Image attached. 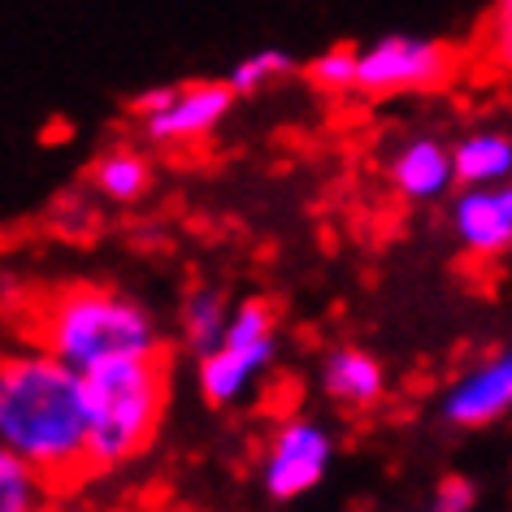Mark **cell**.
I'll return each instance as SVG.
<instances>
[{
    "label": "cell",
    "mask_w": 512,
    "mask_h": 512,
    "mask_svg": "<svg viewBox=\"0 0 512 512\" xmlns=\"http://www.w3.org/2000/svg\"><path fill=\"white\" fill-rule=\"evenodd\" d=\"M0 447L35 465L53 486L96 473L83 369L27 343L0 365Z\"/></svg>",
    "instance_id": "cell-1"
},
{
    "label": "cell",
    "mask_w": 512,
    "mask_h": 512,
    "mask_svg": "<svg viewBox=\"0 0 512 512\" xmlns=\"http://www.w3.org/2000/svg\"><path fill=\"white\" fill-rule=\"evenodd\" d=\"M27 343L48 348L74 369H96L126 356H157V322L144 304L109 287H61L27 313Z\"/></svg>",
    "instance_id": "cell-2"
},
{
    "label": "cell",
    "mask_w": 512,
    "mask_h": 512,
    "mask_svg": "<svg viewBox=\"0 0 512 512\" xmlns=\"http://www.w3.org/2000/svg\"><path fill=\"white\" fill-rule=\"evenodd\" d=\"M87 391V426H92V465L113 469L135 460L157 439L165 400H170V378L165 361L157 356H126L83 374Z\"/></svg>",
    "instance_id": "cell-3"
},
{
    "label": "cell",
    "mask_w": 512,
    "mask_h": 512,
    "mask_svg": "<svg viewBox=\"0 0 512 512\" xmlns=\"http://www.w3.org/2000/svg\"><path fill=\"white\" fill-rule=\"evenodd\" d=\"M274 356H278L274 309L265 300H239L226 339L196 361V387L204 395V404L213 408L243 404L261 387V378L270 374Z\"/></svg>",
    "instance_id": "cell-4"
},
{
    "label": "cell",
    "mask_w": 512,
    "mask_h": 512,
    "mask_svg": "<svg viewBox=\"0 0 512 512\" xmlns=\"http://www.w3.org/2000/svg\"><path fill=\"white\" fill-rule=\"evenodd\" d=\"M239 92L226 79H196L178 87H148L131 100V113H139L144 135L152 144L183 148V144H204L217 126L230 118Z\"/></svg>",
    "instance_id": "cell-5"
},
{
    "label": "cell",
    "mask_w": 512,
    "mask_h": 512,
    "mask_svg": "<svg viewBox=\"0 0 512 512\" xmlns=\"http://www.w3.org/2000/svg\"><path fill=\"white\" fill-rule=\"evenodd\" d=\"M456 70L452 44L430 40V35L391 31L361 48V70H356V96H408L443 87Z\"/></svg>",
    "instance_id": "cell-6"
},
{
    "label": "cell",
    "mask_w": 512,
    "mask_h": 512,
    "mask_svg": "<svg viewBox=\"0 0 512 512\" xmlns=\"http://www.w3.org/2000/svg\"><path fill=\"white\" fill-rule=\"evenodd\" d=\"M330 460H335V439H330V430L322 421L287 417L283 426H274L270 443H265V456H261L265 495L278 499V504L309 495L330 473Z\"/></svg>",
    "instance_id": "cell-7"
},
{
    "label": "cell",
    "mask_w": 512,
    "mask_h": 512,
    "mask_svg": "<svg viewBox=\"0 0 512 512\" xmlns=\"http://www.w3.org/2000/svg\"><path fill=\"white\" fill-rule=\"evenodd\" d=\"M439 413L447 426L460 430H478V426H495L512 413V348H499L482 361H473L469 369L447 382Z\"/></svg>",
    "instance_id": "cell-8"
},
{
    "label": "cell",
    "mask_w": 512,
    "mask_h": 512,
    "mask_svg": "<svg viewBox=\"0 0 512 512\" xmlns=\"http://www.w3.org/2000/svg\"><path fill=\"white\" fill-rule=\"evenodd\" d=\"M447 222L469 256H504L512 248V178L499 187H460Z\"/></svg>",
    "instance_id": "cell-9"
},
{
    "label": "cell",
    "mask_w": 512,
    "mask_h": 512,
    "mask_svg": "<svg viewBox=\"0 0 512 512\" xmlns=\"http://www.w3.org/2000/svg\"><path fill=\"white\" fill-rule=\"evenodd\" d=\"M387 183L408 204H439L447 200L456 183V157L452 144L439 135H413L387 157Z\"/></svg>",
    "instance_id": "cell-10"
},
{
    "label": "cell",
    "mask_w": 512,
    "mask_h": 512,
    "mask_svg": "<svg viewBox=\"0 0 512 512\" xmlns=\"http://www.w3.org/2000/svg\"><path fill=\"white\" fill-rule=\"evenodd\" d=\"M317 387H322L330 404L348 408V413H365V408H374L387 395V369H382L374 352L343 343V348H330L322 356Z\"/></svg>",
    "instance_id": "cell-11"
},
{
    "label": "cell",
    "mask_w": 512,
    "mask_h": 512,
    "mask_svg": "<svg viewBox=\"0 0 512 512\" xmlns=\"http://www.w3.org/2000/svg\"><path fill=\"white\" fill-rule=\"evenodd\" d=\"M230 322H235V304L222 287H191L183 304H178V335L191 356L213 352L226 339Z\"/></svg>",
    "instance_id": "cell-12"
},
{
    "label": "cell",
    "mask_w": 512,
    "mask_h": 512,
    "mask_svg": "<svg viewBox=\"0 0 512 512\" xmlns=\"http://www.w3.org/2000/svg\"><path fill=\"white\" fill-rule=\"evenodd\" d=\"M460 187H499L512 178V135L508 131H469L452 144Z\"/></svg>",
    "instance_id": "cell-13"
},
{
    "label": "cell",
    "mask_w": 512,
    "mask_h": 512,
    "mask_svg": "<svg viewBox=\"0 0 512 512\" xmlns=\"http://www.w3.org/2000/svg\"><path fill=\"white\" fill-rule=\"evenodd\" d=\"M92 187L109 204H135L152 187V161L139 148H109L92 161Z\"/></svg>",
    "instance_id": "cell-14"
},
{
    "label": "cell",
    "mask_w": 512,
    "mask_h": 512,
    "mask_svg": "<svg viewBox=\"0 0 512 512\" xmlns=\"http://www.w3.org/2000/svg\"><path fill=\"white\" fill-rule=\"evenodd\" d=\"M53 482L14 452H0V512H48Z\"/></svg>",
    "instance_id": "cell-15"
},
{
    "label": "cell",
    "mask_w": 512,
    "mask_h": 512,
    "mask_svg": "<svg viewBox=\"0 0 512 512\" xmlns=\"http://www.w3.org/2000/svg\"><path fill=\"white\" fill-rule=\"evenodd\" d=\"M291 74H296V57H291L287 48L265 44V48H256V53L239 57L235 66H230L226 83L235 87L239 96H256V92H265V87H274V83L291 79Z\"/></svg>",
    "instance_id": "cell-16"
},
{
    "label": "cell",
    "mask_w": 512,
    "mask_h": 512,
    "mask_svg": "<svg viewBox=\"0 0 512 512\" xmlns=\"http://www.w3.org/2000/svg\"><path fill=\"white\" fill-rule=\"evenodd\" d=\"M356 70H361V48L335 44L304 66V79L326 96H348V92H356Z\"/></svg>",
    "instance_id": "cell-17"
},
{
    "label": "cell",
    "mask_w": 512,
    "mask_h": 512,
    "mask_svg": "<svg viewBox=\"0 0 512 512\" xmlns=\"http://www.w3.org/2000/svg\"><path fill=\"white\" fill-rule=\"evenodd\" d=\"M478 53L495 74H508L512 79V0H491L486 22H482Z\"/></svg>",
    "instance_id": "cell-18"
},
{
    "label": "cell",
    "mask_w": 512,
    "mask_h": 512,
    "mask_svg": "<svg viewBox=\"0 0 512 512\" xmlns=\"http://www.w3.org/2000/svg\"><path fill=\"white\" fill-rule=\"evenodd\" d=\"M473 508H478V486L469 478L452 473V478L439 482V491H434V512H473Z\"/></svg>",
    "instance_id": "cell-19"
}]
</instances>
